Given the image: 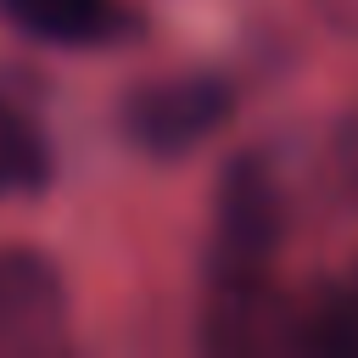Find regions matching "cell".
I'll return each instance as SVG.
<instances>
[{"instance_id": "5", "label": "cell", "mask_w": 358, "mask_h": 358, "mask_svg": "<svg viewBox=\"0 0 358 358\" xmlns=\"http://www.w3.org/2000/svg\"><path fill=\"white\" fill-rule=\"evenodd\" d=\"M50 185V145L45 134L0 101V201H17V196H39Z\"/></svg>"}, {"instance_id": "1", "label": "cell", "mask_w": 358, "mask_h": 358, "mask_svg": "<svg viewBox=\"0 0 358 358\" xmlns=\"http://www.w3.org/2000/svg\"><path fill=\"white\" fill-rule=\"evenodd\" d=\"M280 246V190L263 157H235L218 185V218H213V285L229 302H246L263 285V268Z\"/></svg>"}, {"instance_id": "4", "label": "cell", "mask_w": 358, "mask_h": 358, "mask_svg": "<svg viewBox=\"0 0 358 358\" xmlns=\"http://www.w3.org/2000/svg\"><path fill=\"white\" fill-rule=\"evenodd\" d=\"M0 17L56 50H95L123 34V6L117 0H0Z\"/></svg>"}, {"instance_id": "3", "label": "cell", "mask_w": 358, "mask_h": 358, "mask_svg": "<svg viewBox=\"0 0 358 358\" xmlns=\"http://www.w3.org/2000/svg\"><path fill=\"white\" fill-rule=\"evenodd\" d=\"M67 296L50 257L28 246H0V347H39L62 330Z\"/></svg>"}, {"instance_id": "2", "label": "cell", "mask_w": 358, "mask_h": 358, "mask_svg": "<svg viewBox=\"0 0 358 358\" xmlns=\"http://www.w3.org/2000/svg\"><path fill=\"white\" fill-rule=\"evenodd\" d=\"M235 112V95L218 73H173L151 78L123 106V134L151 157H185L207 145Z\"/></svg>"}]
</instances>
